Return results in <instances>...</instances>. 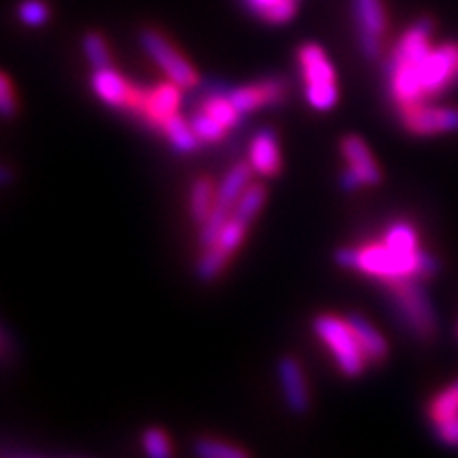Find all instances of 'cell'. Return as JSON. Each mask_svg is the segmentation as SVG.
Returning a JSON list of instances; mask_svg holds the SVG:
<instances>
[{
    "label": "cell",
    "mask_w": 458,
    "mask_h": 458,
    "mask_svg": "<svg viewBox=\"0 0 458 458\" xmlns=\"http://www.w3.org/2000/svg\"><path fill=\"white\" fill-rule=\"evenodd\" d=\"M456 414H458V377L454 382H450L448 386H444L427 405V416L431 422L445 420V418L456 416Z\"/></svg>",
    "instance_id": "603a6c76"
},
{
    "label": "cell",
    "mask_w": 458,
    "mask_h": 458,
    "mask_svg": "<svg viewBox=\"0 0 458 458\" xmlns=\"http://www.w3.org/2000/svg\"><path fill=\"white\" fill-rule=\"evenodd\" d=\"M249 164L255 174L274 179L283 170V151L272 128H261L249 142Z\"/></svg>",
    "instance_id": "2e32d148"
},
{
    "label": "cell",
    "mask_w": 458,
    "mask_h": 458,
    "mask_svg": "<svg viewBox=\"0 0 458 458\" xmlns=\"http://www.w3.org/2000/svg\"><path fill=\"white\" fill-rule=\"evenodd\" d=\"M182 91L185 89L179 88L176 83L168 81V79H165L164 83H157L156 88H142V98L136 117L159 131V128H162L170 117L179 114Z\"/></svg>",
    "instance_id": "4fadbf2b"
},
{
    "label": "cell",
    "mask_w": 458,
    "mask_h": 458,
    "mask_svg": "<svg viewBox=\"0 0 458 458\" xmlns=\"http://www.w3.org/2000/svg\"><path fill=\"white\" fill-rule=\"evenodd\" d=\"M335 261L385 286L403 280H427L439 267L437 259L422 249L416 227L408 221L391 223L382 238L374 242L342 246Z\"/></svg>",
    "instance_id": "7a4b0ae2"
},
{
    "label": "cell",
    "mask_w": 458,
    "mask_h": 458,
    "mask_svg": "<svg viewBox=\"0 0 458 458\" xmlns=\"http://www.w3.org/2000/svg\"><path fill=\"white\" fill-rule=\"evenodd\" d=\"M140 47L151 57L153 64L165 74V79L182 89H193L199 85V72L196 66L181 54V49L159 32L157 28H145L140 32Z\"/></svg>",
    "instance_id": "8992f818"
},
{
    "label": "cell",
    "mask_w": 458,
    "mask_h": 458,
    "mask_svg": "<svg viewBox=\"0 0 458 458\" xmlns=\"http://www.w3.org/2000/svg\"><path fill=\"white\" fill-rule=\"evenodd\" d=\"M340 151L346 168L340 174L344 191H357L360 187H376L382 181V170L374 153L360 136L348 134L340 140Z\"/></svg>",
    "instance_id": "ba28073f"
},
{
    "label": "cell",
    "mask_w": 458,
    "mask_h": 458,
    "mask_svg": "<svg viewBox=\"0 0 458 458\" xmlns=\"http://www.w3.org/2000/svg\"><path fill=\"white\" fill-rule=\"evenodd\" d=\"M242 4L266 24L280 26L293 20L300 0H242Z\"/></svg>",
    "instance_id": "d6986e66"
},
{
    "label": "cell",
    "mask_w": 458,
    "mask_h": 458,
    "mask_svg": "<svg viewBox=\"0 0 458 458\" xmlns=\"http://www.w3.org/2000/svg\"><path fill=\"white\" fill-rule=\"evenodd\" d=\"M189 122H191V128L196 131L199 142H204V145H215V142H221L227 136V130L223 128L221 123H216L208 113L202 111V108H198V111L189 117Z\"/></svg>",
    "instance_id": "484cf974"
},
{
    "label": "cell",
    "mask_w": 458,
    "mask_h": 458,
    "mask_svg": "<svg viewBox=\"0 0 458 458\" xmlns=\"http://www.w3.org/2000/svg\"><path fill=\"white\" fill-rule=\"evenodd\" d=\"M403 128L414 136H439L458 131V108L445 105H420L401 108L399 111Z\"/></svg>",
    "instance_id": "8fae6325"
},
{
    "label": "cell",
    "mask_w": 458,
    "mask_h": 458,
    "mask_svg": "<svg viewBox=\"0 0 458 458\" xmlns=\"http://www.w3.org/2000/svg\"><path fill=\"white\" fill-rule=\"evenodd\" d=\"M303 85V98L314 111L327 113L340 100V83L334 62L317 43H303L295 54Z\"/></svg>",
    "instance_id": "3957f363"
},
{
    "label": "cell",
    "mask_w": 458,
    "mask_h": 458,
    "mask_svg": "<svg viewBox=\"0 0 458 458\" xmlns=\"http://www.w3.org/2000/svg\"><path fill=\"white\" fill-rule=\"evenodd\" d=\"M198 108H202L204 113H208L210 117H213L216 123H221L227 131L238 128L240 119L244 117V114L238 111V106L233 105V100L229 98V94H221V91L206 96L204 102Z\"/></svg>",
    "instance_id": "44dd1931"
},
{
    "label": "cell",
    "mask_w": 458,
    "mask_h": 458,
    "mask_svg": "<svg viewBox=\"0 0 458 458\" xmlns=\"http://www.w3.org/2000/svg\"><path fill=\"white\" fill-rule=\"evenodd\" d=\"M431 38L433 21L422 17L401 34L388 55V94L397 111L433 102L458 81V43L433 45Z\"/></svg>",
    "instance_id": "6da1fadb"
},
{
    "label": "cell",
    "mask_w": 458,
    "mask_h": 458,
    "mask_svg": "<svg viewBox=\"0 0 458 458\" xmlns=\"http://www.w3.org/2000/svg\"><path fill=\"white\" fill-rule=\"evenodd\" d=\"M249 223L238 219V216H229L225 225L221 227L219 236L215 238V242L202 249V255H199L196 266L199 280L210 283V280L221 276L223 270L227 267V263L232 261L233 253L242 246L246 233H249Z\"/></svg>",
    "instance_id": "9c48e42d"
},
{
    "label": "cell",
    "mask_w": 458,
    "mask_h": 458,
    "mask_svg": "<svg viewBox=\"0 0 458 458\" xmlns=\"http://www.w3.org/2000/svg\"><path fill=\"white\" fill-rule=\"evenodd\" d=\"M142 448L148 456L153 458H165L170 456L174 448H172V439L168 437V433L159 427H148L145 433H142Z\"/></svg>",
    "instance_id": "4316f807"
},
{
    "label": "cell",
    "mask_w": 458,
    "mask_h": 458,
    "mask_svg": "<svg viewBox=\"0 0 458 458\" xmlns=\"http://www.w3.org/2000/svg\"><path fill=\"white\" fill-rule=\"evenodd\" d=\"M433 428L439 444L448 445V448H458V414L445 418V420L433 422Z\"/></svg>",
    "instance_id": "f546056e"
},
{
    "label": "cell",
    "mask_w": 458,
    "mask_h": 458,
    "mask_svg": "<svg viewBox=\"0 0 458 458\" xmlns=\"http://www.w3.org/2000/svg\"><path fill=\"white\" fill-rule=\"evenodd\" d=\"M89 83L94 94L106 106L119 108V111H125L130 114H134L136 108H139L142 88H136L134 83H130L122 72L114 71V66L98 68V71L91 72Z\"/></svg>",
    "instance_id": "7c38bea8"
},
{
    "label": "cell",
    "mask_w": 458,
    "mask_h": 458,
    "mask_svg": "<svg viewBox=\"0 0 458 458\" xmlns=\"http://www.w3.org/2000/svg\"><path fill=\"white\" fill-rule=\"evenodd\" d=\"M348 320H351L354 334H357V337H359L360 348H363V352H365V357H368L369 365L371 363H374V365L385 363L386 357H388L386 337L382 335L380 331H377L368 318L360 317V314H351Z\"/></svg>",
    "instance_id": "e0dca14e"
},
{
    "label": "cell",
    "mask_w": 458,
    "mask_h": 458,
    "mask_svg": "<svg viewBox=\"0 0 458 458\" xmlns=\"http://www.w3.org/2000/svg\"><path fill=\"white\" fill-rule=\"evenodd\" d=\"M11 179H13V172L7 165H0V185H7Z\"/></svg>",
    "instance_id": "4dcf8cb0"
},
{
    "label": "cell",
    "mask_w": 458,
    "mask_h": 458,
    "mask_svg": "<svg viewBox=\"0 0 458 458\" xmlns=\"http://www.w3.org/2000/svg\"><path fill=\"white\" fill-rule=\"evenodd\" d=\"M267 199V189L263 182H253L250 181L246 189L242 191V196L238 198L236 206H233V216H238V219H242L244 223H253L257 219V215L261 213L263 204H266Z\"/></svg>",
    "instance_id": "7402d4cb"
},
{
    "label": "cell",
    "mask_w": 458,
    "mask_h": 458,
    "mask_svg": "<svg viewBox=\"0 0 458 458\" xmlns=\"http://www.w3.org/2000/svg\"><path fill=\"white\" fill-rule=\"evenodd\" d=\"M286 94H289V85H286L284 79L272 77L232 89L229 91V98L233 100L240 113L249 114L259 111V108L280 105L286 98Z\"/></svg>",
    "instance_id": "5bb4252c"
},
{
    "label": "cell",
    "mask_w": 458,
    "mask_h": 458,
    "mask_svg": "<svg viewBox=\"0 0 458 458\" xmlns=\"http://www.w3.org/2000/svg\"><path fill=\"white\" fill-rule=\"evenodd\" d=\"M159 131L164 134V139L170 142L172 148L179 153H193L196 148L202 145L199 139L196 136V131L191 128V122L182 117V114H174L165 122Z\"/></svg>",
    "instance_id": "ffe728a7"
},
{
    "label": "cell",
    "mask_w": 458,
    "mask_h": 458,
    "mask_svg": "<svg viewBox=\"0 0 458 458\" xmlns=\"http://www.w3.org/2000/svg\"><path fill=\"white\" fill-rule=\"evenodd\" d=\"M193 452L202 458H246L250 454L249 450L216 437H198L193 444Z\"/></svg>",
    "instance_id": "cb8c5ba5"
},
{
    "label": "cell",
    "mask_w": 458,
    "mask_h": 458,
    "mask_svg": "<svg viewBox=\"0 0 458 458\" xmlns=\"http://www.w3.org/2000/svg\"><path fill=\"white\" fill-rule=\"evenodd\" d=\"M83 54L88 64L98 71V68H108L113 66V54L111 47H108L106 38L102 37L100 32H88L83 37Z\"/></svg>",
    "instance_id": "d4e9b609"
},
{
    "label": "cell",
    "mask_w": 458,
    "mask_h": 458,
    "mask_svg": "<svg viewBox=\"0 0 458 458\" xmlns=\"http://www.w3.org/2000/svg\"><path fill=\"white\" fill-rule=\"evenodd\" d=\"M17 108H20V105H17L13 81H11L7 72L0 71V117L4 119L15 117Z\"/></svg>",
    "instance_id": "f1b7e54d"
},
{
    "label": "cell",
    "mask_w": 458,
    "mask_h": 458,
    "mask_svg": "<svg viewBox=\"0 0 458 458\" xmlns=\"http://www.w3.org/2000/svg\"><path fill=\"white\" fill-rule=\"evenodd\" d=\"M352 17L360 54L368 60H376L382 54V43L388 30L385 0H352Z\"/></svg>",
    "instance_id": "30bf717a"
},
{
    "label": "cell",
    "mask_w": 458,
    "mask_h": 458,
    "mask_svg": "<svg viewBox=\"0 0 458 458\" xmlns=\"http://www.w3.org/2000/svg\"><path fill=\"white\" fill-rule=\"evenodd\" d=\"M278 380L286 408L297 416L306 414L310 410V386H308L306 371H303L300 360L291 354H284L278 360Z\"/></svg>",
    "instance_id": "9a60e30c"
},
{
    "label": "cell",
    "mask_w": 458,
    "mask_h": 458,
    "mask_svg": "<svg viewBox=\"0 0 458 458\" xmlns=\"http://www.w3.org/2000/svg\"><path fill=\"white\" fill-rule=\"evenodd\" d=\"M216 187L219 185H216L213 176L208 174L196 176L191 187H189V216H191V221L196 223L198 227L208 219L210 210H213Z\"/></svg>",
    "instance_id": "ac0fdd59"
},
{
    "label": "cell",
    "mask_w": 458,
    "mask_h": 458,
    "mask_svg": "<svg viewBox=\"0 0 458 458\" xmlns=\"http://www.w3.org/2000/svg\"><path fill=\"white\" fill-rule=\"evenodd\" d=\"M49 15H51V9L45 0H21L20 7H17V17H20V21L30 28L47 24Z\"/></svg>",
    "instance_id": "83f0119b"
},
{
    "label": "cell",
    "mask_w": 458,
    "mask_h": 458,
    "mask_svg": "<svg viewBox=\"0 0 458 458\" xmlns=\"http://www.w3.org/2000/svg\"><path fill=\"white\" fill-rule=\"evenodd\" d=\"M422 283L425 280H403L388 284L386 291L399 323H403V327L418 340L427 342L437 334V314Z\"/></svg>",
    "instance_id": "5b68a950"
},
{
    "label": "cell",
    "mask_w": 458,
    "mask_h": 458,
    "mask_svg": "<svg viewBox=\"0 0 458 458\" xmlns=\"http://www.w3.org/2000/svg\"><path fill=\"white\" fill-rule=\"evenodd\" d=\"M314 335L327 348L335 368L346 377H359L368 369L369 360L365 357L357 334H354L348 317H337L334 312H323L312 320Z\"/></svg>",
    "instance_id": "277c9868"
},
{
    "label": "cell",
    "mask_w": 458,
    "mask_h": 458,
    "mask_svg": "<svg viewBox=\"0 0 458 458\" xmlns=\"http://www.w3.org/2000/svg\"><path fill=\"white\" fill-rule=\"evenodd\" d=\"M253 174L255 170L250 168L249 162H240L223 176L219 187H216L213 210H210L208 219L199 225V246H202V249L213 244L215 238L219 236L221 227L225 225L227 219L233 213V206H236L238 198L242 196L246 185L253 181Z\"/></svg>",
    "instance_id": "52a82bcc"
}]
</instances>
